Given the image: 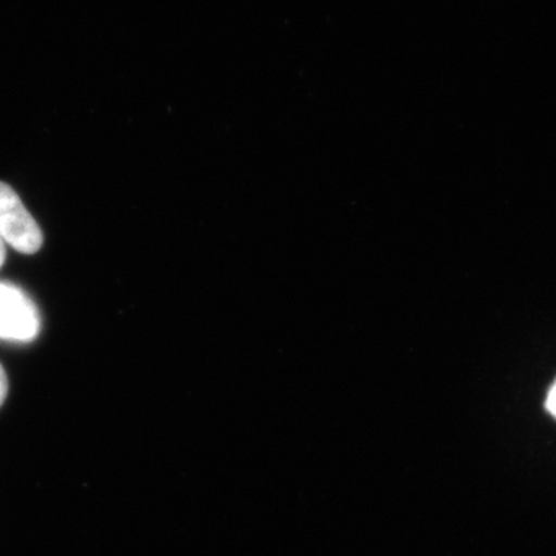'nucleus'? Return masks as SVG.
<instances>
[{
	"instance_id": "f257e3e1",
	"label": "nucleus",
	"mask_w": 556,
	"mask_h": 556,
	"mask_svg": "<svg viewBox=\"0 0 556 556\" xmlns=\"http://www.w3.org/2000/svg\"><path fill=\"white\" fill-rule=\"evenodd\" d=\"M0 239L21 254L33 255L43 244V233L16 190L0 181Z\"/></svg>"
},
{
	"instance_id": "f03ea898",
	"label": "nucleus",
	"mask_w": 556,
	"mask_h": 556,
	"mask_svg": "<svg viewBox=\"0 0 556 556\" xmlns=\"http://www.w3.org/2000/svg\"><path fill=\"white\" fill-rule=\"evenodd\" d=\"M39 331V309L30 295L16 285L0 281V340L28 343Z\"/></svg>"
},
{
	"instance_id": "7ed1b4c3",
	"label": "nucleus",
	"mask_w": 556,
	"mask_h": 556,
	"mask_svg": "<svg viewBox=\"0 0 556 556\" xmlns=\"http://www.w3.org/2000/svg\"><path fill=\"white\" fill-rule=\"evenodd\" d=\"M7 396H9V378H7L5 369L0 365V407H2Z\"/></svg>"
},
{
	"instance_id": "20e7f679",
	"label": "nucleus",
	"mask_w": 556,
	"mask_h": 556,
	"mask_svg": "<svg viewBox=\"0 0 556 556\" xmlns=\"http://www.w3.org/2000/svg\"><path fill=\"white\" fill-rule=\"evenodd\" d=\"M546 408L552 416L556 417V382L552 390L548 391Z\"/></svg>"
},
{
	"instance_id": "39448f33",
	"label": "nucleus",
	"mask_w": 556,
	"mask_h": 556,
	"mask_svg": "<svg viewBox=\"0 0 556 556\" xmlns=\"http://www.w3.org/2000/svg\"><path fill=\"white\" fill-rule=\"evenodd\" d=\"M5 258H7L5 243H3V240L0 239V268H2L3 263H5Z\"/></svg>"
}]
</instances>
